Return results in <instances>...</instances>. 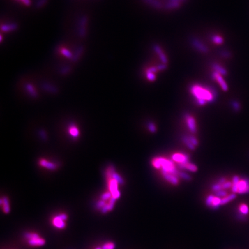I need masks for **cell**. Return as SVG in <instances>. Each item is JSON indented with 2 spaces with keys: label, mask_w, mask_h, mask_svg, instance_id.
I'll use <instances>...</instances> for the list:
<instances>
[{
  "label": "cell",
  "mask_w": 249,
  "mask_h": 249,
  "mask_svg": "<svg viewBox=\"0 0 249 249\" xmlns=\"http://www.w3.org/2000/svg\"><path fill=\"white\" fill-rule=\"evenodd\" d=\"M190 91L199 105H204L214 100V93L207 88L195 85L191 88Z\"/></svg>",
  "instance_id": "6da1fadb"
},
{
  "label": "cell",
  "mask_w": 249,
  "mask_h": 249,
  "mask_svg": "<svg viewBox=\"0 0 249 249\" xmlns=\"http://www.w3.org/2000/svg\"><path fill=\"white\" fill-rule=\"evenodd\" d=\"M152 165L156 169H160L162 173H169L175 175H179L174 163L165 158L158 157L154 158L152 161Z\"/></svg>",
  "instance_id": "7a4b0ae2"
},
{
  "label": "cell",
  "mask_w": 249,
  "mask_h": 249,
  "mask_svg": "<svg viewBox=\"0 0 249 249\" xmlns=\"http://www.w3.org/2000/svg\"><path fill=\"white\" fill-rule=\"evenodd\" d=\"M232 183L231 191L233 193H249V178L240 179L238 176L235 175Z\"/></svg>",
  "instance_id": "3957f363"
},
{
  "label": "cell",
  "mask_w": 249,
  "mask_h": 249,
  "mask_svg": "<svg viewBox=\"0 0 249 249\" xmlns=\"http://www.w3.org/2000/svg\"><path fill=\"white\" fill-rule=\"evenodd\" d=\"M28 244L32 247H41L45 245L46 241L38 234L34 232H28L24 235Z\"/></svg>",
  "instance_id": "277c9868"
},
{
  "label": "cell",
  "mask_w": 249,
  "mask_h": 249,
  "mask_svg": "<svg viewBox=\"0 0 249 249\" xmlns=\"http://www.w3.org/2000/svg\"><path fill=\"white\" fill-rule=\"evenodd\" d=\"M67 219V215L64 213H61L52 218V224L56 229H62L66 227V221Z\"/></svg>",
  "instance_id": "5b68a950"
},
{
  "label": "cell",
  "mask_w": 249,
  "mask_h": 249,
  "mask_svg": "<svg viewBox=\"0 0 249 249\" xmlns=\"http://www.w3.org/2000/svg\"><path fill=\"white\" fill-rule=\"evenodd\" d=\"M88 21V19L86 16H83L79 19L77 26V32L78 35L81 38H84L86 35Z\"/></svg>",
  "instance_id": "8992f818"
},
{
  "label": "cell",
  "mask_w": 249,
  "mask_h": 249,
  "mask_svg": "<svg viewBox=\"0 0 249 249\" xmlns=\"http://www.w3.org/2000/svg\"><path fill=\"white\" fill-rule=\"evenodd\" d=\"M221 198L210 195L206 199V204L210 208L216 209L221 205Z\"/></svg>",
  "instance_id": "52a82bcc"
},
{
  "label": "cell",
  "mask_w": 249,
  "mask_h": 249,
  "mask_svg": "<svg viewBox=\"0 0 249 249\" xmlns=\"http://www.w3.org/2000/svg\"><path fill=\"white\" fill-rule=\"evenodd\" d=\"M39 165L43 168H45L49 170H55L56 169L58 165L52 162H50L46 159H40L39 160Z\"/></svg>",
  "instance_id": "ba28073f"
},
{
  "label": "cell",
  "mask_w": 249,
  "mask_h": 249,
  "mask_svg": "<svg viewBox=\"0 0 249 249\" xmlns=\"http://www.w3.org/2000/svg\"><path fill=\"white\" fill-rule=\"evenodd\" d=\"M172 159L174 161L179 163V165L185 163L189 162V156L183 153H175L172 156Z\"/></svg>",
  "instance_id": "9c48e42d"
},
{
  "label": "cell",
  "mask_w": 249,
  "mask_h": 249,
  "mask_svg": "<svg viewBox=\"0 0 249 249\" xmlns=\"http://www.w3.org/2000/svg\"><path fill=\"white\" fill-rule=\"evenodd\" d=\"M213 78L214 79H215L218 82V83L219 84V85H220V86H221V88L222 89L223 91H228V85H227L226 82H225V80H224V79L222 78V75L219 73H218L216 72H215L213 73Z\"/></svg>",
  "instance_id": "30bf717a"
},
{
  "label": "cell",
  "mask_w": 249,
  "mask_h": 249,
  "mask_svg": "<svg viewBox=\"0 0 249 249\" xmlns=\"http://www.w3.org/2000/svg\"><path fill=\"white\" fill-rule=\"evenodd\" d=\"M163 178L168 182L173 185H177L179 183V179L177 175L169 174V173H162Z\"/></svg>",
  "instance_id": "8fae6325"
},
{
  "label": "cell",
  "mask_w": 249,
  "mask_h": 249,
  "mask_svg": "<svg viewBox=\"0 0 249 249\" xmlns=\"http://www.w3.org/2000/svg\"><path fill=\"white\" fill-rule=\"evenodd\" d=\"M186 120L189 129L192 133H195L197 131V126L195 119L191 115H186Z\"/></svg>",
  "instance_id": "7c38bea8"
},
{
  "label": "cell",
  "mask_w": 249,
  "mask_h": 249,
  "mask_svg": "<svg viewBox=\"0 0 249 249\" xmlns=\"http://www.w3.org/2000/svg\"><path fill=\"white\" fill-rule=\"evenodd\" d=\"M24 88L28 94L32 98H36L38 96V92L36 88L31 83H27L24 86Z\"/></svg>",
  "instance_id": "4fadbf2b"
},
{
  "label": "cell",
  "mask_w": 249,
  "mask_h": 249,
  "mask_svg": "<svg viewBox=\"0 0 249 249\" xmlns=\"http://www.w3.org/2000/svg\"><path fill=\"white\" fill-rule=\"evenodd\" d=\"M1 206L5 213H8L10 212V204L9 199L6 197H2L1 199Z\"/></svg>",
  "instance_id": "5bb4252c"
},
{
  "label": "cell",
  "mask_w": 249,
  "mask_h": 249,
  "mask_svg": "<svg viewBox=\"0 0 249 249\" xmlns=\"http://www.w3.org/2000/svg\"><path fill=\"white\" fill-rule=\"evenodd\" d=\"M18 28V25L16 23H10L2 24L1 26V29L4 32H9L16 30Z\"/></svg>",
  "instance_id": "9a60e30c"
},
{
  "label": "cell",
  "mask_w": 249,
  "mask_h": 249,
  "mask_svg": "<svg viewBox=\"0 0 249 249\" xmlns=\"http://www.w3.org/2000/svg\"><path fill=\"white\" fill-rule=\"evenodd\" d=\"M193 45L195 49H197L198 51L202 52V53H206L208 51V49L204 45L202 44L200 41L197 40V39H194L192 41Z\"/></svg>",
  "instance_id": "2e32d148"
},
{
  "label": "cell",
  "mask_w": 249,
  "mask_h": 249,
  "mask_svg": "<svg viewBox=\"0 0 249 249\" xmlns=\"http://www.w3.org/2000/svg\"><path fill=\"white\" fill-rule=\"evenodd\" d=\"M84 52V47L81 46L78 47V48L75 50L74 54H73V58L71 59L73 62H76L79 61L81 56L83 54Z\"/></svg>",
  "instance_id": "e0dca14e"
},
{
  "label": "cell",
  "mask_w": 249,
  "mask_h": 249,
  "mask_svg": "<svg viewBox=\"0 0 249 249\" xmlns=\"http://www.w3.org/2000/svg\"><path fill=\"white\" fill-rule=\"evenodd\" d=\"M68 132L73 138H77L80 135L79 128L74 125H70L68 128Z\"/></svg>",
  "instance_id": "ac0fdd59"
},
{
  "label": "cell",
  "mask_w": 249,
  "mask_h": 249,
  "mask_svg": "<svg viewBox=\"0 0 249 249\" xmlns=\"http://www.w3.org/2000/svg\"><path fill=\"white\" fill-rule=\"evenodd\" d=\"M179 167L181 169H185L192 172H195L197 170V167L195 165H194V164H192L189 162L183 163V164H181L179 165Z\"/></svg>",
  "instance_id": "d6986e66"
},
{
  "label": "cell",
  "mask_w": 249,
  "mask_h": 249,
  "mask_svg": "<svg viewBox=\"0 0 249 249\" xmlns=\"http://www.w3.org/2000/svg\"><path fill=\"white\" fill-rule=\"evenodd\" d=\"M184 0H170L167 4L166 8L168 9H172L177 8L180 6L181 2Z\"/></svg>",
  "instance_id": "ffe728a7"
},
{
  "label": "cell",
  "mask_w": 249,
  "mask_h": 249,
  "mask_svg": "<svg viewBox=\"0 0 249 249\" xmlns=\"http://www.w3.org/2000/svg\"><path fill=\"white\" fill-rule=\"evenodd\" d=\"M154 49H155V52L157 53V54L159 56V57H160L161 61L163 62V63L164 64L166 63L167 62V57H166L165 54L162 52L161 48L158 45H156L154 47Z\"/></svg>",
  "instance_id": "44dd1931"
},
{
  "label": "cell",
  "mask_w": 249,
  "mask_h": 249,
  "mask_svg": "<svg viewBox=\"0 0 249 249\" xmlns=\"http://www.w3.org/2000/svg\"><path fill=\"white\" fill-rule=\"evenodd\" d=\"M236 197V194L232 193L227 195L226 197H225L224 198H222L221 201V205H225V204L229 202L230 201L234 200Z\"/></svg>",
  "instance_id": "7402d4cb"
},
{
  "label": "cell",
  "mask_w": 249,
  "mask_h": 249,
  "mask_svg": "<svg viewBox=\"0 0 249 249\" xmlns=\"http://www.w3.org/2000/svg\"><path fill=\"white\" fill-rule=\"evenodd\" d=\"M42 88L45 91L55 93L57 92V88L55 87V86H54L52 84H50L49 83H43L42 85Z\"/></svg>",
  "instance_id": "603a6c76"
},
{
  "label": "cell",
  "mask_w": 249,
  "mask_h": 249,
  "mask_svg": "<svg viewBox=\"0 0 249 249\" xmlns=\"http://www.w3.org/2000/svg\"><path fill=\"white\" fill-rule=\"evenodd\" d=\"M213 68L215 72H218V73L220 74L221 75H227V70L222 68L221 66H220L218 64H214L213 65Z\"/></svg>",
  "instance_id": "cb8c5ba5"
},
{
  "label": "cell",
  "mask_w": 249,
  "mask_h": 249,
  "mask_svg": "<svg viewBox=\"0 0 249 249\" xmlns=\"http://www.w3.org/2000/svg\"><path fill=\"white\" fill-rule=\"evenodd\" d=\"M60 52H61V53L62 55L64 56L66 58L72 59V58H73V54L70 50H69L68 49H67L66 48H62V49H61Z\"/></svg>",
  "instance_id": "d4e9b609"
},
{
  "label": "cell",
  "mask_w": 249,
  "mask_h": 249,
  "mask_svg": "<svg viewBox=\"0 0 249 249\" xmlns=\"http://www.w3.org/2000/svg\"><path fill=\"white\" fill-rule=\"evenodd\" d=\"M239 213L243 215H247L249 212V208L248 206L245 204H242L239 207Z\"/></svg>",
  "instance_id": "484cf974"
},
{
  "label": "cell",
  "mask_w": 249,
  "mask_h": 249,
  "mask_svg": "<svg viewBox=\"0 0 249 249\" xmlns=\"http://www.w3.org/2000/svg\"><path fill=\"white\" fill-rule=\"evenodd\" d=\"M148 3L151 4V5L153 6L156 8H160L162 6L161 3L157 0H145Z\"/></svg>",
  "instance_id": "4316f807"
},
{
  "label": "cell",
  "mask_w": 249,
  "mask_h": 249,
  "mask_svg": "<svg viewBox=\"0 0 249 249\" xmlns=\"http://www.w3.org/2000/svg\"><path fill=\"white\" fill-rule=\"evenodd\" d=\"M102 248L103 249H115V245L112 242H107L102 245Z\"/></svg>",
  "instance_id": "83f0119b"
},
{
  "label": "cell",
  "mask_w": 249,
  "mask_h": 249,
  "mask_svg": "<svg viewBox=\"0 0 249 249\" xmlns=\"http://www.w3.org/2000/svg\"><path fill=\"white\" fill-rule=\"evenodd\" d=\"M71 70V68L69 66H65L64 67H63L61 70H60V73L62 75H66L68 73H70Z\"/></svg>",
  "instance_id": "f1b7e54d"
},
{
  "label": "cell",
  "mask_w": 249,
  "mask_h": 249,
  "mask_svg": "<svg viewBox=\"0 0 249 249\" xmlns=\"http://www.w3.org/2000/svg\"><path fill=\"white\" fill-rule=\"evenodd\" d=\"M183 141L186 144V145L188 146V147L189 149H190L191 150H194V149L195 146L190 142V141L189 139V137H184L183 138Z\"/></svg>",
  "instance_id": "f546056e"
},
{
  "label": "cell",
  "mask_w": 249,
  "mask_h": 249,
  "mask_svg": "<svg viewBox=\"0 0 249 249\" xmlns=\"http://www.w3.org/2000/svg\"><path fill=\"white\" fill-rule=\"evenodd\" d=\"M221 185L222 190H226L228 189H231L232 186V182H230V181H226L225 183Z\"/></svg>",
  "instance_id": "4dcf8cb0"
},
{
  "label": "cell",
  "mask_w": 249,
  "mask_h": 249,
  "mask_svg": "<svg viewBox=\"0 0 249 249\" xmlns=\"http://www.w3.org/2000/svg\"><path fill=\"white\" fill-rule=\"evenodd\" d=\"M215 194H216V196L222 198L227 195V192L225 190H220L218 192H216Z\"/></svg>",
  "instance_id": "1f68e13d"
},
{
  "label": "cell",
  "mask_w": 249,
  "mask_h": 249,
  "mask_svg": "<svg viewBox=\"0 0 249 249\" xmlns=\"http://www.w3.org/2000/svg\"><path fill=\"white\" fill-rule=\"evenodd\" d=\"M213 41L216 44H221L223 42V39L221 36L216 35L213 37Z\"/></svg>",
  "instance_id": "d6a6232c"
},
{
  "label": "cell",
  "mask_w": 249,
  "mask_h": 249,
  "mask_svg": "<svg viewBox=\"0 0 249 249\" xmlns=\"http://www.w3.org/2000/svg\"><path fill=\"white\" fill-rule=\"evenodd\" d=\"M154 73H153V72H148V71H147V73H146V76H147V78H148V79L149 80H150V81H153V80H155L156 76H155V75Z\"/></svg>",
  "instance_id": "836d02e7"
},
{
  "label": "cell",
  "mask_w": 249,
  "mask_h": 249,
  "mask_svg": "<svg viewBox=\"0 0 249 249\" xmlns=\"http://www.w3.org/2000/svg\"><path fill=\"white\" fill-rule=\"evenodd\" d=\"M47 0H38L36 3V7L38 8H41L47 3Z\"/></svg>",
  "instance_id": "e575fe53"
},
{
  "label": "cell",
  "mask_w": 249,
  "mask_h": 249,
  "mask_svg": "<svg viewBox=\"0 0 249 249\" xmlns=\"http://www.w3.org/2000/svg\"><path fill=\"white\" fill-rule=\"evenodd\" d=\"M178 176H179L181 178H182L185 180L189 181L190 179V177L189 176V175H188V174H186L184 172H179V175Z\"/></svg>",
  "instance_id": "d590c367"
},
{
  "label": "cell",
  "mask_w": 249,
  "mask_h": 249,
  "mask_svg": "<svg viewBox=\"0 0 249 249\" xmlns=\"http://www.w3.org/2000/svg\"><path fill=\"white\" fill-rule=\"evenodd\" d=\"M148 129L152 133H154L156 130V128L155 125L152 123H149L148 124Z\"/></svg>",
  "instance_id": "8d00e7d4"
},
{
  "label": "cell",
  "mask_w": 249,
  "mask_h": 249,
  "mask_svg": "<svg viewBox=\"0 0 249 249\" xmlns=\"http://www.w3.org/2000/svg\"><path fill=\"white\" fill-rule=\"evenodd\" d=\"M232 107H233L234 109L236 111L239 110L240 107H241L239 103L236 101H235L232 103Z\"/></svg>",
  "instance_id": "74e56055"
},
{
  "label": "cell",
  "mask_w": 249,
  "mask_h": 249,
  "mask_svg": "<svg viewBox=\"0 0 249 249\" xmlns=\"http://www.w3.org/2000/svg\"><path fill=\"white\" fill-rule=\"evenodd\" d=\"M189 137V140L190 141V142L193 144L194 146H196V145H198V141H197V139L196 138L194 137L193 136H190V137Z\"/></svg>",
  "instance_id": "f35d334b"
},
{
  "label": "cell",
  "mask_w": 249,
  "mask_h": 249,
  "mask_svg": "<svg viewBox=\"0 0 249 249\" xmlns=\"http://www.w3.org/2000/svg\"><path fill=\"white\" fill-rule=\"evenodd\" d=\"M19 1H21L26 6H29L31 5V0H19Z\"/></svg>",
  "instance_id": "ab89813d"
},
{
  "label": "cell",
  "mask_w": 249,
  "mask_h": 249,
  "mask_svg": "<svg viewBox=\"0 0 249 249\" xmlns=\"http://www.w3.org/2000/svg\"><path fill=\"white\" fill-rule=\"evenodd\" d=\"M95 249H102V246H98V247H96V248Z\"/></svg>",
  "instance_id": "60d3db41"
}]
</instances>
